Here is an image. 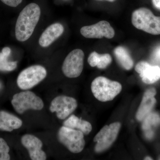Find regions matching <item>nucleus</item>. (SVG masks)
Returning <instances> with one entry per match:
<instances>
[{
	"label": "nucleus",
	"mask_w": 160,
	"mask_h": 160,
	"mask_svg": "<svg viewBox=\"0 0 160 160\" xmlns=\"http://www.w3.org/2000/svg\"><path fill=\"white\" fill-rule=\"evenodd\" d=\"M81 34L88 38H102L105 37L111 39L114 37V29L107 21H102L91 25L83 26L80 30Z\"/></svg>",
	"instance_id": "obj_10"
},
{
	"label": "nucleus",
	"mask_w": 160,
	"mask_h": 160,
	"mask_svg": "<svg viewBox=\"0 0 160 160\" xmlns=\"http://www.w3.org/2000/svg\"><path fill=\"white\" fill-rule=\"evenodd\" d=\"M121 127V123L119 122L103 127L93 139L94 142H96L95 151L100 153L109 149L116 140Z\"/></svg>",
	"instance_id": "obj_7"
},
{
	"label": "nucleus",
	"mask_w": 160,
	"mask_h": 160,
	"mask_svg": "<svg viewBox=\"0 0 160 160\" xmlns=\"http://www.w3.org/2000/svg\"><path fill=\"white\" fill-rule=\"evenodd\" d=\"M11 103L15 110L20 114L29 109L42 110L44 106L42 99L30 91L21 92L14 95Z\"/></svg>",
	"instance_id": "obj_5"
},
{
	"label": "nucleus",
	"mask_w": 160,
	"mask_h": 160,
	"mask_svg": "<svg viewBox=\"0 0 160 160\" xmlns=\"http://www.w3.org/2000/svg\"><path fill=\"white\" fill-rule=\"evenodd\" d=\"M2 52L4 54L7 55L9 56L11 53V49L10 48L8 47H5L3 48Z\"/></svg>",
	"instance_id": "obj_26"
},
{
	"label": "nucleus",
	"mask_w": 160,
	"mask_h": 160,
	"mask_svg": "<svg viewBox=\"0 0 160 160\" xmlns=\"http://www.w3.org/2000/svg\"><path fill=\"white\" fill-rule=\"evenodd\" d=\"M77 107V101L74 98L60 95L52 101L49 110L52 112H56L58 118L64 120L74 111Z\"/></svg>",
	"instance_id": "obj_9"
},
{
	"label": "nucleus",
	"mask_w": 160,
	"mask_h": 160,
	"mask_svg": "<svg viewBox=\"0 0 160 160\" xmlns=\"http://www.w3.org/2000/svg\"><path fill=\"white\" fill-rule=\"evenodd\" d=\"M152 58L154 61L160 62V46L154 49L152 53Z\"/></svg>",
	"instance_id": "obj_23"
},
{
	"label": "nucleus",
	"mask_w": 160,
	"mask_h": 160,
	"mask_svg": "<svg viewBox=\"0 0 160 160\" xmlns=\"http://www.w3.org/2000/svg\"><path fill=\"white\" fill-rule=\"evenodd\" d=\"M106 1H109V2H113L116 0H106Z\"/></svg>",
	"instance_id": "obj_28"
},
{
	"label": "nucleus",
	"mask_w": 160,
	"mask_h": 160,
	"mask_svg": "<svg viewBox=\"0 0 160 160\" xmlns=\"http://www.w3.org/2000/svg\"><path fill=\"white\" fill-rule=\"evenodd\" d=\"M3 3L12 7H16L22 3V0H1Z\"/></svg>",
	"instance_id": "obj_22"
},
{
	"label": "nucleus",
	"mask_w": 160,
	"mask_h": 160,
	"mask_svg": "<svg viewBox=\"0 0 160 160\" xmlns=\"http://www.w3.org/2000/svg\"><path fill=\"white\" fill-rule=\"evenodd\" d=\"M9 56L2 52H0V71H13L17 67V62L8 61Z\"/></svg>",
	"instance_id": "obj_20"
},
{
	"label": "nucleus",
	"mask_w": 160,
	"mask_h": 160,
	"mask_svg": "<svg viewBox=\"0 0 160 160\" xmlns=\"http://www.w3.org/2000/svg\"><path fill=\"white\" fill-rule=\"evenodd\" d=\"M145 160H152V159L149 157H146V158H145Z\"/></svg>",
	"instance_id": "obj_27"
},
{
	"label": "nucleus",
	"mask_w": 160,
	"mask_h": 160,
	"mask_svg": "<svg viewBox=\"0 0 160 160\" xmlns=\"http://www.w3.org/2000/svg\"><path fill=\"white\" fill-rule=\"evenodd\" d=\"M46 76L47 71L42 66H31L20 72L17 81V85L22 90H28L43 81Z\"/></svg>",
	"instance_id": "obj_6"
},
{
	"label": "nucleus",
	"mask_w": 160,
	"mask_h": 160,
	"mask_svg": "<svg viewBox=\"0 0 160 160\" xmlns=\"http://www.w3.org/2000/svg\"><path fill=\"white\" fill-rule=\"evenodd\" d=\"M21 142L29 152L32 160H45L46 152L42 150L43 143L38 138L31 134H25L21 138Z\"/></svg>",
	"instance_id": "obj_11"
},
{
	"label": "nucleus",
	"mask_w": 160,
	"mask_h": 160,
	"mask_svg": "<svg viewBox=\"0 0 160 160\" xmlns=\"http://www.w3.org/2000/svg\"><path fill=\"white\" fill-rule=\"evenodd\" d=\"M91 90L95 98L102 102L114 99L122 90V86L118 82L112 81L104 77H98L91 84Z\"/></svg>",
	"instance_id": "obj_2"
},
{
	"label": "nucleus",
	"mask_w": 160,
	"mask_h": 160,
	"mask_svg": "<svg viewBox=\"0 0 160 160\" xmlns=\"http://www.w3.org/2000/svg\"><path fill=\"white\" fill-rule=\"evenodd\" d=\"M57 136L59 142L72 153H79L84 149L86 142L84 134L80 130L63 126Z\"/></svg>",
	"instance_id": "obj_4"
},
{
	"label": "nucleus",
	"mask_w": 160,
	"mask_h": 160,
	"mask_svg": "<svg viewBox=\"0 0 160 160\" xmlns=\"http://www.w3.org/2000/svg\"><path fill=\"white\" fill-rule=\"evenodd\" d=\"M132 23L137 29L149 34L160 35V17L155 16L147 8L135 10L132 15Z\"/></svg>",
	"instance_id": "obj_3"
},
{
	"label": "nucleus",
	"mask_w": 160,
	"mask_h": 160,
	"mask_svg": "<svg viewBox=\"0 0 160 160\" xmlns=\"http://www.w3.org/2000/svg\"><path fill=\"white\" fill-rule=\"evenodd\" d=\"M112 58L108 53L99 54L96 52H93L89 55L88 62L91 67L97 66L98 68L104 69L111 64Z\"/></svg>",
	"instance_id": "obj_17"
},
{
	"label": "nucleus",
	"mask_w": 160,
	"mask_h": 160,
	"mask_svg": "<svg viewBox=\"0 0 160 160\" xmlns=\"http://www.w3.org/2000/svg\"><path fill=\"white\" fill-rule=\"evenodd\" d=\"M84 53L80 49L72 50L67 56L62 66V71L69 78L78 77L84 67Z\"/></svg>",
	"instance_id": "obj_8"
},
{
	"label": "nucleus",
	"mask_w": 160,
	"mask_h": 160,
	"mask_svg": "<svg viewBox=\"0 0 160 160\" xmlns=\"http://www.w3.org/2000/svg\"><path fill=\"white\" fill-rule=\"evenodd\" d=\"M9 146L5 140L0 138V160H10Z\"/></svg>",
	"instance_id": "obj_21"
},
{
	"label": "nucleus",
	"mask_w": 160,
	"mask_h": 160,
	"mask_svg": "<svg viewBox=\"0 0 160 160\" xmlns=\"http://www.w3.org/2000/svg\"><path fill=\"white\" fill-rule=\"evenodd\" d=\"M135 70L140 74L143 82L153 84L160 78V68L158 66H151L144 61L140 62L135 66Z\"/></svg>",
	"instance_id": "obj_12"
},
{
	"label": "nucleus",
	"mask_w": 160,
	"mask_h": 160,
	"mask_svg": "<svg viewBox=\"0 0 160 160\" xmlns=\"http://www.w3.org/2000/svg\"><path fill=\"white\" fill-rule=\"evenodd\" d=\"M63 126L71 129H77L85 135L89 134L92 130V126L89 122L82 120L74 115L70 116L63 122Z\"/></svg>",
	"instance_id": "obj_16"
},
{
	"label": "nucleus",
	"mask_w": 160,
	"mask_h": 160,
	"mask_svg": "<svg viewBox=\"0 0 160 160\" xmlns=\"http://www.w3.org/2000/svg\"><path fill=\"white\" fill-rule=\"evenodd\" d=\"M64 30V27L60 23L50 25L41 35L39 44L42 47H48L62 34Z\"/></svg>",
	"instance_id": "obj_14"
},
{
	"label": "nucleus",
	"mask_w": 160,
	"mask_h": 160,
	"mask_svg": "<svg viewBox=\"0 0 160 160\" xmlns=\"http://www.w3.org/2000/svg\"><path fill=\"white\" fill-rule=\"evenodd\" d=\"M142 125L143 130L151 129L152 127H156L160 124V116L156 112H150L144 119Z\"/></svg>",
	"instance_id": "obj_19"
},
{
	"label": "nucleus",
	"mask_w": 160,
	"mask_h": 160,
	"mask_svg": "<svg viewBox=\"0 0 160 160\" xmlns=\"http://www.w3.org/2000/svg\"><path fill=\"white\" fill-rule=\"evenodd\" d=\"M41 11L39 6L32 3L26 6L20 13L15 27V36L19 42H25L31 36L38 22Z\"/></svg>",
	"instance_id": "obj_1"
},
{
	"label": "nucleus",
	"mask_w": 160,
	"mask_h": 160,
	"mask_svg": "<svg viewBox=\"0 0 160 160\" xmlns=\"http://www.w3.org/2000/svg\"><path fill=\"white\" fill-rule=\"evenodd\" d=\"M156 93V90L154 88H149L145 92L137 112L136 118L138 120L142 121L150 113L156 103V99L154 98Z\"/></svg>",
	"instance_id": "obj_13"
},
{
	"label": "nucleus",
	"mask_w": 160,
	"mask_h": 160,
	"mask_svg": "<svg viewBox=\"0 0 160 160\" xmlns=\"http://www.w3.org/2000/svg\"><path fill=\"white\" fill-rule=\"evenodd\" d=\"M22 125V121L14 115L7 112L0 111V130L11 132L19 129Z\"/></svg>",
	"instance_id": "obj_15"
},
{
	"label": "nucleus",
	"mask_w": 160,
	"mask_h": 160,
	"mask_svg": "<svg viewBox=\"0 0 160 160\" xmlns=\"http://www.w3.org/2000/svg\"><path fill=\"white\" fill-rule=\"evenodd\" d=\"M153 135H154V132L151 129L146 130L145 135H146V138H148V139H151L152 138H153Z\"/></svg>",
	"instance_id": "obj_24"
},
{
	"label": "nucleus",
	"mask_w": 160,
	"mask_h": 160,
	"mask_svg": "<svg viewBox=\"0 0 160 160\" xmlns=\"http://www.w3.org/2000/svg\"><path fill=\"white\" fill-rule=\"evenodd\" d=\"M114 53L118 62L124 69L129 70L132 68L133 61L126 48L118 46L114 49Z\"/></svg>",
	"instance_id": "obj_18"
},
{
	"label": "nucleus",
	"mask_w": 160,
	"mask_h": 160,
	"mask_svg": "<svg viewBox=\"0 0 160 160\" xmlns=\"http://www.w3.org/2000/svg\"><path fill=\"white\" fill-rule=\"evenodd\" d=\"M152 3L156 9L160 10V0H152Z\"/></svg>",
	"instance_id": "obj_25"
}]
</instances>
